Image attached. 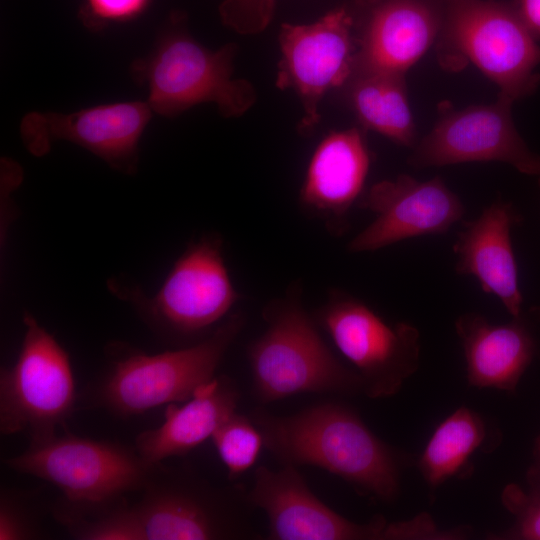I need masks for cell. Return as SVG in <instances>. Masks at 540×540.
I'll list each match as a JSON object with an SVG mask.
<instances>
[{"mask_svg": "<svg viewBox=\"0 0 540 540\" xmlns=\"http://www.w3.org/2000/svg\"><path fill=\"white\" fill-rule=\"evenodd\" d=\"M133 499L76 511L55 505L56 520L78 540L257 539L254 507L240 485L217 486L186 465L156 464Z\"/></svg>", "mask_w": 540, "mask_h": 540, "instance_id": "obj_1", "label": "cell"}, {"mask_svg": "<svg viewBox=\"0 0 540 540\" xmlns=\"http://www.w3.org/2000/svg\"><path fill=\"white\" fill-rule=\"evenodd\" d=\"M250 418L264 448L283 465L321 468L383 503L398 498L406 457L347 404L321 402L284 416L258 408Z\"/></svg>", "mask_w": 540, "mask_h": 540, "instance_id": "obj_2", "label": "cell"}, {"mask_svg": "<svg viewBox=\"0 0 540 540\" xmlns=\"http://www.w3.org/2000/svg\"><path fill=\"white\" fill-rule=\"evenodd\" d=\"M262 318L264 332L247 347L252 393L258 402L269 404L306 393L363 394L358 373L333 353L305 309L299 283L269 301Z\"/></svg>", "mask_w": 540, "mask_h": 540, "instance_id": "obj_3", "label": "cell"}, {"mask_svg": "<svg viewBox=\"0 0 540 540\" xmlns=\"http://www.w3.org/2000/svg\"><path fill=\"white\" fill-rule=\"evenodd\" d=\"M245 322L244 314L233 313L204 339L157 354L125 343L110 344L107 367L89 392L91 401L121 418L187 401L216 377Z\"/></svg>", "mask_w": 540, "mask_h": 540, "instance_id": "obj_4", "label": "cell"}, {"mask_svg": "<svg viewBox=\"0 0 540 540\" xmlns=\"http://www.w3.org/2000/svg\"><path fill=\"white\" fill-rule=\"evenodd\" d=\"M444 18L437 39L447 68L472 63L512 100L540 85V45L513 3L495 0H443Z\"/></svg>", "mask_w": 540, "mask_h": 540, "instance_id": "obj_5", "label": "cell"}, {"mask_svg": "<svg viewBox=\"0 0 540 540\" xmlns=\"http://www.w3.org/2000/svg\"><path fill=\"white\" fill-rule=\"evenodd\" d=\"M4 462L18 473L57 487L63 495L58 504L76 511L102 509L137 493L156 466L135 447L67 431L29 443L24 452Z\"/></svg>", "mask_w": 540, "mask_h": 540, "instance_id": "obj_6", "label": "cell"}, {"mask_svg": "<svg viewBox=\"0 0 540 540\" xmlns=\"http://www.w3.org/2000/svg\"><path fill=\"white\" fill-rule=\"evenodd\" d=\"M236 47L209 50L179 30L167 31L151 53L133 61L131 75L146 85L153 112L174 117L194 105L215 103L225 117H238L256 100L253 85L233 78Z\"/></svg>", "mask_w": 540, "mask_h": 540, "instance_id": "obj_7", "label": "cell"}, {"mask_svg": "<svg viewBox=\"0 0 540 540\" xmlns=\"http://www.w3.org/2000/svg\"><path fill=\"white\" fill-rule=\"evenodd\" d=\"M22 320L18 356L0 373V431L25 433L37 443L66 429L77 396L68 353L31 313Z\"/></svg>", "mask_w": 540, "mask_h": 540, "instance_id": "obj_8", "label": "cell"}, {"mask_svg": "<svg viewBox=\"0 0 540 540\" xmlns=\"http://www.w3.org/2000/svg\"><path fill=\"white\" fill-rule=\"evenodd\" d=\"M116 291L134 302L155 331L181 342H198L211 334L239 297L225 263L222 239L215 235L187 247L155 295L146 298L130 288Z\"/></svg>", "mask_w": 540, "mask_h": 540, "instance_id": "obj_9", "label": "cell"}, {"mask_svg": "<svg viewBox=\"0 0 540 540\" xmlns=\"http://www.w3.org/2000/svg\"><path fill=\"white\" fill-rule=\"evenodd\" d=\"M314 318L352 364L370 399L397 394L419 367L418 329L408 322L388 323L344 290L331 289Z\"/></svg>", "mask_w": 540, "mask_h": 540, "instance_id": "obj_10", "label": "cell"}, {"mask_svg": "<svg viewBox=\"0 0 540 540\" xmlns=\"http://www.w3.org/2000/svg\"><path fill=\"white\" fill-rule=\"evenodd\" d=\"M513 102L499 93L491 104L446 111L415 144L409 164L426 168L496 161L523 174L539 176L540 155L527 146L517 131L512 118Z\"/></svg>", "mask_w": 540, "mask_h": 540, "instance_id": "obj_11", "label": "cell"}, {"mask_svg": "<svg viewBox=\"0 0 540 540\" xmlns=\"http://www.w3.org/2000/svg\"><path fill=\"white\" fill-rule=\"evenodd\" d=\"M354 17L346 8L330 11L311 24H283L277 86L298 95L299 129L310 133L320 119L319 104L330 90L349 82L355 67Z\"/></svg>", "mask_w": 540, "mask_h": 540, "instance_id": "obj_12", "label": "cell"}, {"mask_svg": "<svg viewBox=\"0 0 540 540\" xmlns=\"http://www.w3.org/2000/svg\"><path fill=\"white\" fill-rule=\"evenodd\" d=\"M153 110L148 102L125 101L101 104L71 113L26 114L20 135L34 156L46 155L58 140L75 143L125 174L136 172L139 142Z\"/></svg>", "mask_w": 540, "mask_h": 540, "instance_id": "obj_13", "label": "cell"}, {"mask_svg": "<svg viewBox=\"0 0 540 540\" xmlns=\"http://www.w3.org/2000/svg\"><path fill=\"white\" fill-rule=\"evenodd\" d=\"M357 204L375 218L347 244L350 253L446 233L465 214L461 199L439 176L420 181L401 174L381 180L364 191Z\"/></svg>", "mask_w": 540, "mask_h": 540, "instance_id": "obj_14", "label": "cell"}, {"mask_svg": "<svg viewBox=\"0 0 540 540\" xmlns=\"http://www.w3.org/2000/svg\"><path fill=\"white\" fill-rule=\"evenodd\" d=\"M248 498L266 514L270 540H384L383 516L366 523L345 518L311 491L295 466H258Z\"/></svg>", "mask_w": 540, "mask_h": 540, "instance_id": "obj_15", "label": "cell"}, {"mask_svg": "<svg viewBox=\"0 0 540 540\" xmlns=\"http://www.w3.org/2000/svg\"><path fill=\"white\" fill-rule=\"evenodd\" d=\"M365 3L353 75H405L437 42L444 18L443 0H366Z\"/></svg>", "mask_w": 540, "mask_h": 540, "instance_id": "obj_16", "label": "cell"}, {"mask_svg": "<svg viewBox=\"0 0 540 540\" xmlns=\"http://www.w3.org/2000/svg\"><path fill=\"white\" fill-rule=\"evenodd\" d=\"M370 162L366 141L357 128L333 131L315 148L299 200L331 235L340 237L349 230L351 209L364 192Z\"/></svg>", "mask_w": 540, "mask_h": 540, "instance_id": "obj_17", "label": "cell"}, {"mask_svg": "<svg viewBox=\"0 0 540 540\" xmlns=\"http://www.w3.org/2000/svg\"><path fill=\"white\" fill-rule=\"evenodd\" d=\"M521 215L498 199L465 223L453 245L455 272L477 279L485 293L496 296L512 317L522 315L523 297L511 232Z\"/></svg>", "mask_w": 540, "mask_h": 540, "instance_id": "obj_18", "label": "cell"}, {"mask_svg": "<svg viewBox=\"0 0 540 540\" xmlns=\"http://www.w3.org/2000/svg\"><path fill=\"white\" fill-rule=\"evenodd\" d=\"M455 331L469 385L515 392L536 350L522 315L505 324H492L477 312H466L456 319Z\"/></svg>", "mask_w": 540, "mask_h": 540, "instance_id": "obj_19", "label": "cell"}, {"mask_svg": "<svg viewBox=\"0 0 540 540\" xmlns=\"http://www.w3.org/2000/svg\"><path fill=\"white\" fill-rule=\"evenodd\" d=\"M239 401L237 385L227 376L215 377L187 401L166 405L161 425L139 433L134 447L150 464L183 456L211 438Z\"/></svg>", "mask_w": 540, "mask_h": 540, "instance_id": "obj_20", "label": "cell"}, {"mask_svg": "<svg viewBox=\"0 0 540 540\" xmlns=\"http://www.w3.org/2000/svg\"><path fill=\"white\" fill-rule=\"evenodd\" d=\"M404 76L392 73L354 74L349 80V100L364 128L399 145L414 147L416 130Z\"/></svg>", "mask_w": 540, "mask_h": 540, "instance_id": "obj_21", "label": "cell"}, {"mask_svg": "<svg viewBox=\"0 0 540 540\" xmlns=\"http://www.w3.org/2000/svg\"><path fill=\"white\" fill-rule=\"evenodd\" d=\"M487 425L476 411L462 406L434 430L417 463L430 490L463 473L471 456L487 441Z\"/></svg>", "mask_w": 540, "mask_h": 540, "instance_id": "obj_22", "label": "cell"}, {"mask_svg": "<svg viewBox=\"0 0 540 540\" xmlns=\"http://www.w3.org/2000/svg\"><path fill=\"white\" fill-rule=\"evenodd\" d=\"M231 481L246 473L256 463L264 441L250 416L233 413L211 437Z\"/></svg>", "mask_w": 540, "mask_h": 540, "instance_id": "obj_23", "label": "cell"}, {"mask_svg": "<svg viewBox=\"0 0 540 540\" xmlns=\"http://www.w3.org/2000/svg\"><path fill=\"white\" fill-rule=\"evenodd\" d=\"M503 506L514 516L508 529L491 533L494 540H540V496L517 484L506 485L501 493Z\"/></svg>", "mask_w": 540, "mask_h": 540, "instance_id": "obj_24", "label": "cell"}, {"mask_svg": "<svg viewBox=\"0 0 540 540\" xmlns=\"http://www.w3.org/2000/svg\"><path fill=\"white\" fill-rule=\"evenodd\" d=\"M31 495L2 489L0 496V540L37 538L40 531L37 510Z\"/></svg>", "mask_w": 540, "mask_h": 540, "instance_id": "obj_25", "label": "cell"}, {"mask_svg": "<svg viewBox=\"0 0 540 540\" xmlns=\"http://www.w3.org/2000/svg\"><path fill=\"white\" fill-rule=\"evenodd\" d=\"M275 0H225L220 5L222 22L240 34H256L270 23Z\"/></svg>", "mask_w": 540, "mask_h": 540, "instance_id": "obj_26", "label": "cell"}, {"mask_svg": "<svg viewBox=\"0 0 540 540\" xmlns=\"http://www.w3.org/2000/svg\"><path fill=\"white\" fill-rule=\"evenodd\" d=\"M151 0H84L80 15L91 29H100L109 23L126 22L140 16Z\"/></svg>", "mask_w": 540, "mask_h": 540, "instance_id": "obj_27", "label": "cell"}, {"mask_svg": "<svg viewBox=\"0 0 540 540\" xmlns=\"http://www.w3.org/2000/svg\"><path fill=\"white\" fill-rule=\"evenodd\" d=\"M513 5L532 36L540 40V0H514Z\"/></svg>", "mask_w": 540, "mask_h": 540, "instance_id": "obj_28", "label": "cell"}, {"mask_svg": "<svg viewBox=\"0 0 540 540\" xmlns=\"http://www.w3.org/2000/svg\"><path fill=\"white\" fill-rule=\"evenodd\" d=\"M529 491L540 496V434L535 440L533 460L527 471Z\"/></svg>", "mask_w": 540, "mask_h": 540, "instance_id": "obj_29", "label": "cell"}, {"mask_svg": "<svg viewBox=\"0 0 540 540\" xmlns=\"http://www.w3.org/2000/svg\"><path fill=\"white\" fill-rule=\"evenodd\" d=\"M531 312L538 318L540 321V305L535 306L531 309Z\"/></svg>", "mask_w": 540, "mask_h": 540, "instance_id": "obj_30", "label": "cell"}, {"mask_svg": "<svg viewBox=\"0 0 540 540\" xmlns=\"http://www.w3.org/2000/svg\"><path fill=\"white\" fill-rule=\"evenodd\" d=\"M538 183H539V186H540V175L538 176Z\"/></svg>", "mask_w": 540, "mask_h": 540, "instance_id": "obj_31", "label": "cell"}]
</instances>
